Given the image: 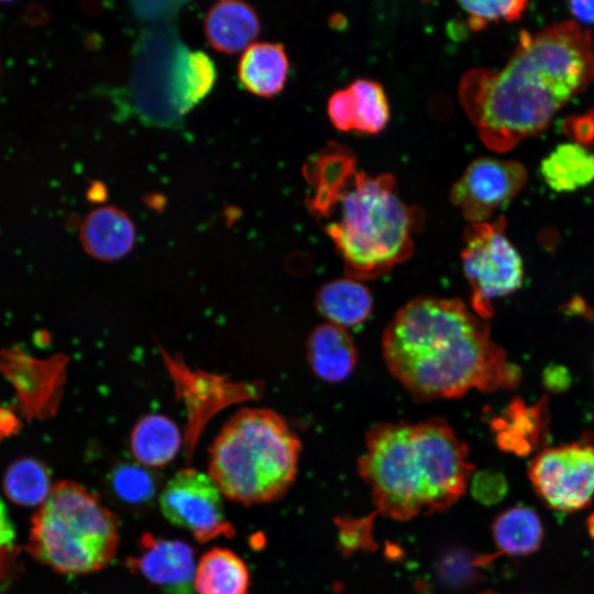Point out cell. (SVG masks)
<instances>
[{
    "mask_svg": "<svg viewBox=\"0 0 594 594\" xmlns=\"http://www.w3.org/2000/svg\"><path fill=\"white\" fill-rule=\"evenodd\" d=\"M543 384L552 392H561L570 384L566 369L559 365H549L543 372Z\"/></svg>",
    "mask_w": 594,
    "mask_h": 594,
    "instance_id": "1f68e13d",
    "label": "cell"
},
{
    "mask_svg": "<svg viewBox=\"0 0 594 594\" xmlns=\"http://www.w3.org/2000/svg\"><path fill=\"white\" fill-rule=\"evenodd\" d=\"M301 444L286 420L267 408H243L209 449V476L230 501L251 506L282 498L295 482Z\"/></svg>",
    "mask_w": 594,
    "mask_h": 594,
    "instance_id": "5b68a950",
    "label": "cell"
},
{
    "mask_svg": "<svg viewBox=\"0 0 594 594\" xmlns=\"http://www.w3.org/2000/svg\"><path fill=\"white\" fill-rule=\"evenodd\" d=\"M593 80L591 32L570 20L536 33L521 31L503 68L463 75L459 98L482 142L504 153L543 131Z\"/></svg>",
    "mask_w": 594,
    "mask_h": 594,
    "instance_id": "6da1fadb",
    "label": "cell"
},
{
    "mask_svg": "<svg viewBox=\"0 0 594 594\" xmlns=\"http://www.w3.org/2000/svg\"><path fill=\"white\" fill-rule=\"evenodd\" d=\"M564 131L574 143L587 145L594 141V110L564 121Z\"/></svg>",
    "mask_w": 594,
    "mask_h": 594,
    "instance_id": "4dcf8cb0",
    "label": "cell"
},
{
    "mask_svg": "<svg viewBox=\"0 0 594 594\" xmlns=\"http://www.w3.org/2000/svg\"><path fill=\"white\" fill-rule=\"evenodd\" d=\"M493 537L502 552L527 556L536 552L542 542L543 529L539 516L526 506H515L497 516Z\"/></svg>",
    "mask_w": 594,
    "mask_h": 594,
    "instance_id": "cb8c5ba5",
    "label": "cell"
},
{
    "mask_svg": "<svg viewBox=\"0 0 594 594\" xmlns=\"http://www.w3.org/2000/svg\"><path fill=\"white\" fill-rule=\"evenodd\" d=\"M79 239L87 254L99 261L113 262L134 248L135 226L123 210L112 206L99 207L84 219Z\"/></svg>",
    "mask_w": 594,
    "mask_h": 594,
    "instance_id": "9a60e30c",
    "label": "cell"
},
{
    "mask_svg": "<svg viewBox=\"0 0 594 594\" xmlns=\"http://www.w3.org/2000/svg\"><path fill=\"white\" fill-rule=\"evenodd\" d=\"M289 61L284 45L260 42L250 45L238 65V77L251 94L272 98L285 87Z\"/></svg>",
    "mask_w": 594,
    "mask_h": 594,
    "instance_id": "ac0fdd59",
    "label": "cell"
},
{
    "mask_svg": "<svg viewBox=\"0 0 594 594\" xmlns=\"http://www.w3.org/2000/svg\"><path fill=\"white\" fill-rule=\"evenodd\" d=\"M316 307L328 322L353 328L362 324L373 310V297L362 280L345 277L326 283L316 295Z\"/></svg>",
    "mask_w": 594,
    "mask_h": 594,
    "instance_id": "ffe728a7",
    "label": "cell"
},
{
    "mask_svg": "<svg viewBox=\"0 0 594 594\" xmlns=\"http://www.w3.org/2000/svg\"><path fill=\"white\" fill-rule=\"evenodd\" d=\"M506 219L471 223L464 231L462 266L472 289V310L481 318L493 316V300L520 288L524 264L505 234Z\"/></svg>",
    "mask_w": 594,
    "mask_h": 594,
    "instance_id": "52a82bcc",
    "label": "cell"
},
{
    "mask_svg": "<svg viewBox=\"0 0 594 594\" xmlns=\"http://www.w3.org/2000/svg\"><path fill=\"white\" fill-rule=\"evenodd\" d=\"M540 173L553 191H575L594 182V153L574 142L561 143L541 161Z\"/></svg>",
    "mask_w": 594,
    "mask_h": 594,
    "instance_id": "603a6c76",
    "label": "cell"
},
{
    "mask_svg": "<svg viewBox=\"0 0 594 594\" xmlns=\"http://www.w3.org/2000/svg\"><path fill=\"white\" fill-rule=\"evenodd\" d=\"M250 584V571L233 551L212 548L199 559L194 580L197 594H249Z\"/></svg>",
    "mask_w": 594,
    "mask_h": 594,
    "instance_id": "7402d4cb",
    "label": "cell"
},
{
    "mask_svg": "<svg viewBox=\"0 0 594 594\" xmlns=\"http://www.w3.org/2000/svg\"><path fill=\"white\" fill-rule=\"evenodd\" d=\"M460 7L466 12L471 30L479 31L491 22L501 20L513 22L518 20L526 10L527 1H460Z\"/></svg>",
    "mask_w": 594,
    "mask_h": 594,
    "instance_id": "83f0119b",
    "label": "cell"
},
{
    "mask_svg": "<svg viewBox=\"0 0 594 594\" xmlns=\"http://www.w3.org/2000/svg\"><path fill=\"white\" fill-rule=\"evenodd\" d=\"M507 492L505 477L496 472L485 471L474 476L472 493L481 503L491 505L499 502Z\"/></svg>",
    "mask_w": 594,
    "mask_h": 594,
    "instance_id": "f1b7e54d",
    "label": "cell"
},
{
    "mask_svg": "<svg viewBox=\"0 0 594 594\" xmlns=\"http://www.w3.org/2000/svg\"><path fill=\"white\" fill-rule=\"evenodd\" d=\"M526 167L516 161L479 157L451 189V202L471 223L484 222L526 184Z\"/></svg>",
    "mask_w": 594,
    "mask_h": 594,
    "instance_id": "8fae6325",
    "label": "cell"
},
{
    "mask_svg": "<svg viewBox=\"0 0 594 594\" xmlns=\"http://www.w3.org/2000/svg\"><path fill=\"white\" fill-rule=\"evenodd\" d=\"M117 515L79 483L59 481L34 513L26 550L62 574L98 572L116 557Z\"/></svg>",
    "mask_w": 594,
    "mask_h": 594,
    "instance_id": "8992f818",
    "label": "cell"
},
{
    "mask_svg": "<svg viewBox=\"0 0 594 594\" xmlns=\"http://www.w3.org/2000/svg\"><path fill=\"white\" fill-rule=\"evenodd\" d=\"M365 447L359 472L377 509L396 520L447 510L473 472L466 444L439 418L377 424Z\"/></svg>",
    "mask_w": 594,
    "mask_h": 594,
    "instance_id": "277c9868",
    "label": "cell"
},
{
    "mask_svg": "<svg viewBox=\"0 0 594 594\" xmlns=\"http://www.w3.org/2000/svg\"><path fill=\"white\" fill-rule=\"evenodd\" d=\"M87 197L91 201H103L107 197V190L100 183H95L87 191Z\"/></svg>",
    "mask_w": 594,
    "mask_h": 594,
    "instance_id": "e575fe53",
    "label": "cell"
},
{
    "mask_svg": "<svg viewBox=\"0 0 594 594\" xmlns=\"http://www.w3.org/2000/svg\"><path fill=\"white\" fill-rule=\"evenodd\" d=\"M528 475L552 509H583L594 495V446L574 442L544 449L531 461Z\"/></svg>",
    "mask_w": 594,
    "mask_h": 594,
    "instance_id": "9c48e42d",
    "label": "cell"
},
{
    "mask_svg": "<svg viewBox=\"0 0 594 594\" xmlns=\"http://www.w3.org/2000/svg\"><path fill=\"white\" fill-rule=\"evenodd\" d=\"M547 426L548 410L544 400L528 406L520 399H514L504 413L492 421L498 447L519 455L528 454L540 443Z\"/></svg>",
    "mask_w": 594,
    "mask_h": 594,
    "instance_id": "d6986e66",
    "label": "cell"
},
{
    "mask_svg": "<svg viewBox=\"0 0 594 594\" xmlns=\"http://www.w3.org/2000/svg\"><path fill=\"white\" fill-rule=\"evenodd\" d=\"M184 438L178 426L160 414L143 416L133 427L130 449L143 466L163 468L178 454Z\"/></svg>",
    "mask_w": 594,
    "mask_h": 594,
    "instance_id": "44dd1931",
    "label": "cell"
},
{
    "mask_svg": "<svg viewBox=\"0 0 594 594\" xmlns=\"http://www.w3.org/2000/svg\"><path fill=\"white\" fill-rule=\"evenodd\" d=\"M568 8L578 23L594 24V1H571Z\"/></svg>",
    "mask_w": 594,
    "mask_h": 594,
    "instance_id": "836d02e7",
    "label": "cell"
},
{
    "mask_svg": "<svg viewBox=\"0 0 594 594\" xmlns=\"http://www.w3.org/2000/svg\"><path fill=\"white\" fill-rule=\"evenodd\" d=\"M221 492L209 476L198 470L177 471L163 487L158 502L163 516L183 528L200 543L235 534L227 519Z\"/></svg>",
    "mask_w": 594,
    "mask_h": 594,
    "instance_id": "ba28073f",
    "label": "cell"
},
{
    "mask_svg": "<svg viewBox=\"0 0 594 594\" xmlns=\"http://www.w3.org/2000/svg\"><path fill=\"white\" fill-rule=\"evenodd\" d=\"M382 346L389 372L417 399L515 387L520 380L485 319L459 299L410 300L386 327Z\"/></svg>",
    "mask_w": 594,
    "mask_h": 594,
    "instance_id": "7a4b0ae2",
    "label": "cell"
},
{
    "mask_svg": "<svg viewBox=\"0 0 594 594\" xmlns=\"http://www.w3.org/2000/svg\"><path fill=\"white\" fill-rule=\"evenodd\" d=\"M331 123L342 132H381L389 119L383 87L373 80L358 79L331 95L328 102Z\"/></svg>",
    "mask_w": 594,
    "mask_h": 594,
    "instance_id": "5bb4252c",
    "label": "cell"
},
{
    "mask_svg": "<svg viewBox=\"0 0 594 594\" xmlns=\"http://www.w3.org/2000/svg\"><path fill=\"white\" fill-rule=\"evenodd\" d=\"M69 359L35 358L19 345L0 350V375L13 387L15 408L29 422L54 417L61 406Z\"/></svg>",
    "mask_w": 594,
    "mask_h": 594,
    "instance_id": "30bf717a",
    "label": "cell"
},
{
    "mask_svg": "<svg viewBox=\"0 0 594 594\" xmlns=\"http://www.w3.org/2000/svg\"><path fill=\"white\" fill-rule=\"evenodd\" d=\"M204 29L211 47L224 54H235L253 44L261 31V23L249 3L223 0L208 10Z\"/></svg>",
    "mask_w": 594,
    "mask_h": 594,
    "instance_id": "2e32d148",
    "label": "cell"
},
{
    "mask_svg": "<svg viewBox=\"0 0 594 594\" xmlns=\"http://www.w3.org/2000/svg\"><path fill=\"white\" fill-rule=\"evenodd\" d=\"M168 369L190 413L184 437L185 457L189 463L199 435L212 413L232 402L252 398L257 395L258 387L235 384L222 376L200 371L191 372L176 360L168 361Z\"/></svg>",
    "mask_w": 594,
    "mask_h": 594,
    "instance_id": "7c38bea8",
    "label": "cell"
},
{
    "mask_svg": "<svg viewBox=\"0 0 594 594\" xmlns=\"http://www.w3.org/2000/svg\"><path fill=\"white\" fill-rule=\"evenodd\" d=\"M111 493L122 503L142 506L152 502L157 493L158 480L145 466L121 463L109 474Z\"/></svg>",
    "mask_w": 594,
    "mask_h": 594,
    "instance_id": "4316f807",
    "label": "cell"
},
{
    "mask_svg": "<svg viewBox=\"0 0 594 594\" xmlns=\"http://www.w3.org/2000/svg\"><path fill=\"white\" fill-rule=\"evenodd\" d=\"M482 594H497V593H494V592H484Z\"/></svg>",
    "mask_w": 594,
    "mask_h": 594,
    "instance_id": "8d00e7d4",
    "label": "cell"
},
{
    "mask_svg": "<svg viewBox=\"0 0 594 594\" xmlns=\"http://www.w3.org/2000/svg\"><path fill=\"white\" fill-rule=\"evenodd\" d=\"M587 526H588L591 536L594 538V514L588 518Z\"/></svg>",
    "mask_w": 594,
    "mask_h": 594,
    "instance_id": "d590c367",
    "label": "cell"
},
{
    "mask_svg": "<svg viewBox=\"0 0 594 594\" xmlns=\"http://www.w3.org/2000/svg\"><path fill=\"white\" fill-rule=\"evenodd\" d=\"M217 78L216 65L202 51L186 54L180 66L178 95L183 112L198 105L211 91Z\"/></svg>",
    "mask_w": 594,
    "mask_h": 594,
    "instance_id": "484cf974",
    "label": "cell"
},
{
    "mask_svg": "<svg viewBox=\"0 0 594 594\" xmlns=\"http://www.w3.org/2000/svg\"><path fill=\"white\" fill-rule=\"evenodd\" d=\"M305 175L308 208L326 221L349 277L376 278L411 255L424 219L398 197L392 175L359 172L348 148L332 143L308 161Z\"/></svg>",
    "mask_w": 594,
    "mask_h": 594,
    "instance_id": "3957f363",
    "label": "cell"
},
{
    "mask_svg": "<svg viewBox=\"0 0 594 594\" xmlns=\"http://www.w3.org/2000/svg\"><path fill=\"white\" fill-rule=\"evenodd\" d=\"M306 351L312 372L328 383L344 381L358 363L356 348L346 330L330 322L312 330Z\"/></svg>",
    "mask_w": 594,
    "mask_h": 594,
    "instance_id": "e0dca14e",
    "label": "cell"
},
{
    "mask_svg": "<svg viewBox=\"0 0 594 594\" xmlns=\"http://www.w3.org/2000/svg\"><path fill=\"white\" fill-rule=\"evenodd\" d=\"M16 550L15 531L6 506L0 499V578L4 575L9 564L13 562Z\"/></svg>",
    "mask_w": 594,
    "mask_h": 594,
    "instance_id": "f546056e",
    "label": "cell"
},
{
    "mask_svg": "<svg viewBox=\"0 0 594 594\" xmlns=\"http://www.w3.org/2000/svg\"><path fill=\"white\" fill-rule=\"evenodd\" d=\"M2 487L8 499L16 505H42L53 487L50 469L36 458H19L7 468Z\"/></svg>",
    "mask_w": 594,
    "mask_h": 594,
    "instance_id": "d4e9b609",
    "label": "cell"
},
{
    "mask_svg": "<svg viewBox=\"0 0 594 594\" xmlns=\"http://www.w3.org/2000/svg\"><path fill=\"white\" fill-rule=\"evenodd\" d=\"M195 549L177 539L145 532L138 543V554L125 565L165 594H194L196 574Z\"/></svg>",
    "mask_w": 594,
    "mask_h": 594,
    "instance_id": "4fadbf2b",
    "label": "cell"
},
{
    "mask_svg": "<svg viewBox=\"0 0 594 594\" xmlns=\"http://www.w3.org/2000/svg\"><path fill=\"white\" fill-rule=\"evenodd\" d=\"M20 430L21 420L13 409L0 405V442L4 438L16 435Z\"/></svg>",
    "mask_w": 594,
    "mask_h": 594,
    "instance_id": "d6a6232c",
    "label": "cell"
}]
</instances>
